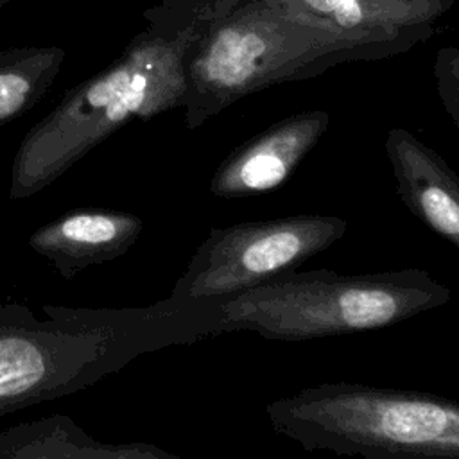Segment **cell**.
Instances as JSON below:
<instances>
[{"instance_id": "52a82bcc", "label": "cell", "mask_w": 459, "mask_h": 459, "mask_svg": "<svg viewBox=\"0 0 459 459\" xmlns=\"http://www.w3.org/2000/svg\"><path fill=\"white\" fill-rule=\"evenodd\" d=\"M351 41L402 54L436 32L457 0H267Z\"/></svg>"}, {"instance_id": "ba28073f", "label": "cell", "mask_w": 459, "mask_h": 459, "mask_svg": "<svg viewBox=\"0 0 459 459\" xmlns=\"http://www.w3.org/2000/svg\"><path fill=\"white\" fill-rule=\"evenodd\" d=\"M330 126L325 109L290 115L235 147L215 169L208 190L219 199H244L278 188L319 143Z\"/></svg>"}, {"instance_id": "7c38bea8", "label": "cell", "mask_w": 459, "mask_h": 459, "mask_svg": "<svg viewBox=\"0 0 459 459\" xmlns=\"http://www.w3.org/2000/svg\"><path fill=\"white\" fill-rule=\"evenodd\" d=\"M63 52L23 50L0 56V126L29 113L50 88Z\"/></svg>"}, {"instance_id": "3957f363", "label": "cell", "mask_w": 459, "mask_h": 459, "mask_svg": "<svg viewBox=\"0 0 459 459\" xmlns=\"http://www.w3.org/2000/svg\"><path fill=\"white\" fill-rule=\"evenodd\" d=\"M387 57L267 0H238L217 16L186 54L185 124L208 118L249 93L316 77L348 63Z\"/></svg>"}, {"instance_id": "7a4b0ae2", "label": "cell", "mask_w": 459, "mask_h": 459, "mask_svg": "<svg viewBox=\"0 0 459 459\" xmlns=\"http://www.w3.org/2000/svg\"><path fill=\"white\" fill-rule=\"evenodd\" d=\"M237 2L208 0L186 23L142 36L111 66L70 90L22 138L13 158L9 199L47 188L126 124L183 106L188 50Z\"/></svg>"}, {"instance_id": "4fadbf2b", "label": "cell", "mask_w": 459, "mask_h": 459, "mask_svg": "<svg viewBox=\"0 0 459 459\" xmlns=\"http://www.w3.org/2000/svg\"><path fill=\"white\" fill-rule=\"evenodd\" d=\"M434 79L439 100L459 129V48L443 47L434 61Z\"/></svg>"}, {"instance_id": "277c9868", "label": "cell", "mask_w": 459, "mask_h": 459, "mask_svg": "<svg viewBox=\"0 0 459 459\" xmlns=\"http://www.w3.org/2000/svg\"><path fill=\"white\" fill-rule=\"evenodd\" d=\"M450 299V287L423 269L366 274L292 269L221 298V326L222 333L247 330L296 342L385 328Z\"/></svg>"}, {"instance_id": "8992f818", "label": "cell", "mask_w": 459, "mask_h": 459, "mask_svg": "<svg viewBox=\"0 0 459 459\" xmlns=\"http://www.w3.org/2000/svg\"><path fill=\"white\" fill-rule=\"evenodd\" d=\"M348 230L339 215L303 213L213 228L192 255L170 296L228 298L298 269Z\"/></svg>"}, {"instance_id": "30bf717a", "label": "cell", "mask_w": 459, "mask_h": 459, "mask_svg": "<svg viewBox=\"0 0 459 459\" xmlns=\"http://www.w3.org/2000/svg\"><path fill=\"white\" fill-rule=\"evenodd\" d=\"M385 154L402 203L434 233L459 249V176L403 127L385 134Z\"/></svg>"}, {"instance_id": "8fae6325", "label": "cell", "mask_w": 459, "mask_h": 459, "mask_svg": "<svg viewBox=\"0 0 459 459\" xmlns=\"http://www.w3.org/2000/svg\"><path fill=\"white\" fill-rule=\"evenodd\" d=\"M0 459H179L149 443H102L70 416L52 414L0 432Z\"/></svg>"}, {"instance_id": "6da1fadb", "label": "cell", "mask_w": 459, "mask_h": 459, "mask_svg": "<svg viewBox=\"0 0 459 459\" xmlns=\"http://www.w3.org/2000/svg\"><path fill=\"white\" fill-rule=\"evenodd\" d=\"M0 303V418L84 391L140 355L219 335L221 299L169 296L145 307Z\"/></svg>"}, {"instance_id": "9c48e42d", "label": "cell", "mask_w": 459, "mask_h": 459, "mask_svg": "<svg viewBox=\"0 0 459 459\" xmlns=\"http://www.w3.org/2000/svg\"><path fill=\"white\" fill-rule=\"evenodd\" d=\"M143 221L122 210L75 208L34 230L29 247L72 280L82 269L115 260L138 240Z\"/></svg>"}, {"instance_id": "5b68a950", "label": "cell", "mask_w": 459, "mask_h": 459, "mask_svg": "<svg viewBox=\"0 0 459 459\" xmlns=\"http://www.w3.org/2000/svg\"><path fill=\"white\" fill-rule=\"evenodd\" d=\"M278 436L303 450L368 459H459V402L430 393L325 382L267 403Z\"/></svg>"}]
</instances>
